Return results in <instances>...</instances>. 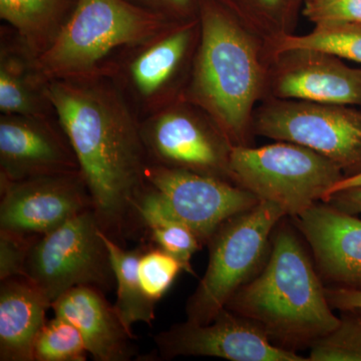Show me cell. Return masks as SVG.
Here are the masks:
<instances>
[{"label":"cell","mask_w":361,"mask_h":361,"mask_svg":"<svg viewBox=\"0 0 361 361\" xmlns=\"http://www.w3.org/2000/svg\"><path fill=\"white\" fill-rule=\"evenodd\" d=\"M338 317L336 329L311 345L308 361H361V307Z\"/></svg>","instance_id":"603a6c76"},{"label":"cell","mask_w":361,"mask_h":361,"mask_svg":"<svg viewBox=\"0 0 361 361\" xmlns=\"http://www.w3.org/2000/svg\"><path fill=\"white\" fill-rule=\"evenodd\" d=\"M361 187V173L358 174L348 176L344 177L343 179L339 180L338 183L330 190L329 193L327 194L326 198L324 199L325 203L329 200L332 195L337 193V192L342 191V190L350 189V188Z\"/></svg>","instance_id":"d6a6232c"},{"label":"cell","mask_w":361,"mask_h":361,"mask_svg":"<svg viewBox=\"0 0 361 361\" xmlns=\"http://www.w3.org/2000/svg\"><path fill=\"white\" fill-rule=\"evenodd\" d=\"M78 0H0V18L37 59L47 51L71 18Z\"/></svg>","instance_id":"ffe728a7"},{"label":"cell","mask_w":361,"mask_h":361,"mask_svg":"<svg viewBox=\"0 0 361 361\" xmlns=\"http://www.w3.org/2000/svg\"><path fill=\"white\" fill-rule=\"evenodd\" d=\"M142 231L157 247L182 263L184 271L194 274L192 257L203 244L187 226L163 218H149L142 222Z\"/></svg>","instance_id":"d4e9b609"},{"label":"cell","mask_w":361,"mask_h":361,"mask_svg":"<svg viewBox=\"0 0 361 361\" xmlns=\"http://www.w3.org/2000/svg\"><path fill=\"white\" fill-rule=\"evenodd\" d=\"M294 225L282 219L271 236L264 265L225 308L258 325L280 348L296 351L336 329L314 260Z\"/></svg>","instance_id":"7a4b0ae2"},{"label":"cell","mask_w":361,"mask_h":361,"mask_svg":"<svg viewBox=\"0 0 361 361\" xmlns=\"http://www.w3.org/2000/svg\"><path fill=\"white\" fill-rule=\"evenodd\" d=\"M87 353L80 330L58 316L45 322L33 348L35 361H85Z\"/></svg>","instance_id":"cb8c5ba5"},{"label":"cell","mask_w":361,"mask_h":361,"mask_svg":"<svg viewBox=\"0 0 361 361\" xmlns=\"http://www.w3.org/2000/svg\"><path fill=\"white\" fill-rule=\"evenodd\" d=\"M256 130L317 152L338 165L345 177L361 173V111L348 106L278 102L259 114Z\"/></svg>","instance_id":"9c48e42d"},{"label":"cell","mask_w":361,"mask_h":361,"mask_svg":"<svg viewBox=\"0 0 361 361\" xmlns=\"http://www.w3.org/2000/svg\"><path fill=\"white\" fill-rule=\"evenodd\" d=\"M286 217L279 206L260 201L218 228L207 244L209 263L205 274L188 299V322H213L231 297L263 267L273 231Z\"/></svg>","instance_id":"5b68a950"},{"label":"cell","mask_w":361,"mask_h":361,"mask_svg":"<svg viewBox=\"0 0 361 361\" xmlns=\"http://www.w3.org/2000/svg\"><path fill=\"white\" fill-rule=\"evenodd\" d=\"M51 303L27 277L0 285V360L35 361L33 348Z\"/></svg>","instance_id":"ac0fdd59"},{"label":"cell","mask_w":361,"mask_h":361,"mask_svg":"<svg viewBox=\"0 0 361 361\" xmlns=\"http://www.w3.org/2000/svg\"><path fill=\"white\" fill-rule=\"evenodd\" d=\"M290 220L329 286L361 289V219L320 201Z\"/></svg>","instance_id":"9a60e30c"},{"label":"cell","mask_w":361,"mask_h":361,"mask_svg":"<svg viewBox=\"0 0 361 361\" xmlns=\"http://www.w3.org/2000/svg\"><path fill=\"white\" fill-rule=\"evenodd\" d=\"M326 203L336 206L339 210L353 214H361V187L342 190L332 195Z\"/></svg>","instance_id":"1f68e13d"},{"label":"cell","mask_w":361,"mask_h":361,"mask_svg":"<svg viewBox=\"0 0 361 361\" xmlns=\"http://www.w3.org/2000/svg\"><path fill=\"white\" fill-rule=\"evenodd\" d=\"M0 230L44 235L92 209L89 188L80 172L0 180Z\"/></svg>","instance_id":"4fadbf2b"},{"label":"cell","mask_w":361,"mask_h":361,"mask_svg":"<svg viewBox=\"0 0 361 361\" xmlns=\"http://www.w3.org/2000/svg\"><path fill=\"white\" fill-rule=\"evenodd\" d=\"M39 235L0 230V280L25 276V266L33 241Z\"/></svg>","instance_id":"83f0119b"},{"label":"cell","mask_w":361,"mask_h":361,"mask_svg":"<svg viewBox=\"0 0 361 361\" xmlns=\"http://www.w3.org/2000/svg\"><path fill=\"white\" fill-rule=\"evenodd\" d=\"M325 294L332 310L341 311L361 307V289L325 286Z\"/></svg>","instance_id":"4dcf8cb0"},{"label":"cell","mask_w":361,"mask_h":361,"mask_svg":"<svg viewBox=\"0 0 361 361\" xmlns=\"http://www.w3.org/2000/svg\"><path fill=\"white\" fill-rule=\"evenodd\" d=\"M233 16L265 21L288 20L301 0H215Z\"/></svg>","instance_id":"4316f807"},{"label":"cell","mask_w":361,"mask_h":361,"mask_svg":"<svg viewBox=\"0 0 361 361\" xmlns=\"http://www.w3.org/2000/svg\"><path fill=\"white\" fill-rule=\"evenodd\" d=\"M154 13L167 16L170 20L186 21L199 18L200 0H127Z\"/></svg>","instance_id":"f546056e"},{"label":"cell","mask_w":361,"mask_h":361,"mask_svg":"<svg viewBox=\"0 0 361 361\" xmlns=\"http://www.w3.org/2000/svg\"><path fill=\"white\" fill-rule=\"evenodd\" d=\"M161 360L208 356L231 361H308L296 351L280 348L264 331L224 308L208 324L185 322L155 337Z\"/></svg>","instance_id":"7c38bea8"},{"label":"cell","mask_w":361,"mask_h":361,"mask_svg":"<svg viewBox=\"0 0 361 361\" xmlns=\"http://www.w3.org/2000/svg\"><path fill=\"white\" fill-rule=\"evenodd\" d=\"M49 80L35 59L14 39H2L0 51V111L4 115L51 118L56 116L47 94Z\"/></svg>","instance_id":"d6986e66"},{"label":"cell","mask_w":361,"mask_h":361,"mask_svg":"<svg viewBox=\"0 0 361 361\" xmlns=\"http://www.w3.org/2000/svg\"><path fill=\"white\" fill-rule=\"evenodd\" d=\"M230 179L260 201L279 206L287 217L300 215L345 177L334 161L290 142L260 148L232 146Z\"/></svg>","instance_id":"8992f818"},{"label":"cell","mask_w":361,"mask_h":361,"mask_svg":"<svg viewBox=\"0 0 361 361\" xmlns=\"http://www.w3.org/2000/svg\"><path fill=\"white\" fill-rule=\"evenodd\" d=\"M25 277L51 303L75 287L113 289L116 278L110 253L92 209L35 238Z\"/></svg>","instance_id":"ba28073f"},{"label":"cell","mask_w":361,"mask_h":361,"mask_svg":"<svg viewBox=\"0 0 361 361\" xmlns=\"http://www.w3.org/2000/svg\"><path fill=\"white\" fill-rule=\"evenodd\" d=\"M276 82L282 99L361 106V70L349 68L331 54L313 51L285 52Z\"/></svg>","instance_id":"2e32d148"},{"label":"cell","mask_w":361,"mask_h":361,"mask_svg":"<svg viewBox=\"0 0 361 361\" xmlns=\"http://www.w3.org/2000/svg\"><path fill=\"white\" fill-rule=\"evenodd\" d=\"M199 21L200 47L190 94L231 146H245L262 78L257 51L238 18L215 0H200Z\"/></svg>","instance_id":"3957f363"},{"label":"cell","mask_w":361,"mask_h":361,"mask_svg":"<svg viewBox=\"0 0 361 361\" xmlns=\"http://www.w3.org/2000/svg\"><path fill=\"white\" fill-rule=\"evenodd\" d=\"M141 134L149 163L232 182L231 144L219 129H213L182 104H169L145 118Z\"/></svg>","instance_id":"8fae6325"},{"label":"cell","mask_w":361,"mask_h":361,"mask_svg":"<svg viewBox=\"0 0 361 361\" xmlns=\"http://www.w3.org/2000/svg\"><path fill=\"white\" fill-rule=\"evenodd\" d=\"M102 234L110 253L116 278V301L114 306L123 324L130 334L135 323L144 322L152 326L156 317L157 302L145 293L137 271L140 257L146 245L127 250L106 233L102 231Z\"/></svg>","instance_id":"44dd1931"},{"label":"cell","mask_w":361,"mask_h":361,"mask_svg":"<svg viewBox=\"0 0 361 361\" xmlns=\"http://www.w3.org/2000/svg\"><path fill=\"white\" fill-rule=\"evenodd\" d=\"M177 23L127 0H78L59 37L35 63L49 80L104 75L116 51L141 44Z\"/></svg>","instance_id":"277c9868"},{"label":"cell","mask_w":361,"mask_h":361,"mask_svg":"<svg viewBox=\"0 0 361 361\" xmlns=\"http://www.w3.org/2000/svg\"><path fill=\"white\" fill-rule=\"evenodd\" d=\"M51 118L0 116V180L80 173V164L61 125Z\"/></svg>","instance_id":"5bb4252c"},{"label":"cell","mask_w":361,"mask_h":361,"mask_svg":"<svg viewBox=\"0 0 361 361\" xmlns=\"http://www.w3.org/2000/svg\"><path fill=\"white\" fill-rule=\"evenodd\" d=\"M54 315L73 323L84 338L87 353L97 361H129L135 349L115 306L97 287L78 286L51 303Z\"/></svg>","instance_id":"e0dca14e"},{"label":"cell","mask_w":361,"mask_h":361,"mask_svg":"<svg viewBox=\"0 0 361 361\" xmlns=\"http://www.w3.org/2000/svg\"><path fill=\"white\" fill-rule=\"evenodd\" d=\"M139 277L145 293L158 302L174 283L182 263L159 247H145L139 261Z\"/></svg>","instance_id":"484cf974"},{"label":"cell","mask_w":361,"mask_h":361,"mask_svg":"<svg viewBox=\"0 0 361 361\" xmlns=\"http://www.w3.org/2000/svg\"><path fill=\"white\" fill-rule=\"evenodd\" d=\"M148 184L137 206L140 232L149 218L187 226L207 245L223 223L257 205L259 199L229 180L149 163Z\"/></svg>","instance_id":"52a82bcc"},{"label":"cell","mask_w":361,"mask_h":361,"mask_svg":"<svg viewBox=\"0 0 361 361\" xmlns=\"http://www.w3.org/2000/svg\"><path fill=\"white\" fill-rule=\"evenodd\" d=\"M49 101L80 164L102 231L122 245L140 232L149 160L141 121L106 75L51 80Z\"/></svg>","instance_id":"6da1fadb"},{"label":"cell","mask_w":361,"mask_h":361,"mask_svg":"<svg viewBox=\"0 0 361 361\" xmlns=\"http://www.w3.org/2000/svg\"><path fill=\"white\" fill-rule=\"evenodd\" d=\"M200 25L198 18L180 21L153 39L121 51L106 68L135 113L144 118L174 103L177 80Z\"/></svg>","instance_id":"30bf717a"},{"label":"cell","mask_w":361,"mask_h":361,"mask_svg":"<svg viewBox=\"0 0 361 361\" xmlns=\"http://www.w3.org/2000/svg\"><path fill=\"white\" fill-rule=\"evenodd\" d=\"M305 35H285L276 42L278 54L295 51H313L349 59L361 65V25L324 23L315 25Z\"/></svg>","instance_id":"7402d4cb"},{"label":"cell","mask_w":361,"mask_h":361,"mask_svg":"<svg viewBox=\"0 0 361 361\" xmlns=\"http://www.w3.org/2000/svg\"><path fill=\"white\" fill-rule=\"evenodd\" d=\"M304 2L307 1V0H303Z\"/></svg>","instance_id":"836d02e7"},{"label":"cell","mask_w":361,"mask_h":361,"mask_svg":"<svg viewBox=\"0 0 361 361\" xmlns=\"http://www.w3.org/2000/svg\"><path fill=\"white\" fill-rule=\"evenodd\" d=\"M303 16L317 23H348L361 25V0H307Z\"/></svg>","instance_id":"f1b7e54d"}]
</instances>
